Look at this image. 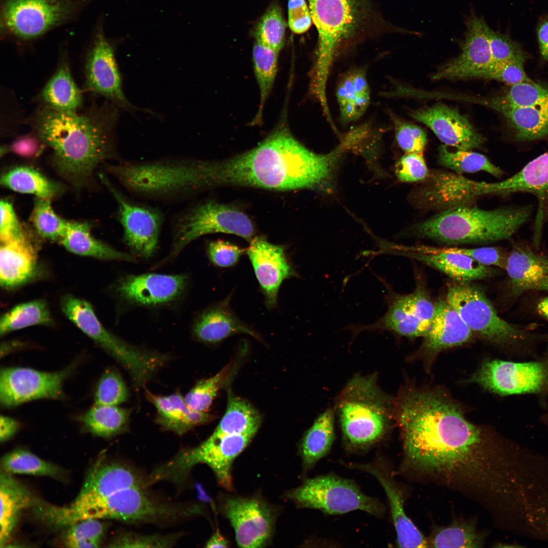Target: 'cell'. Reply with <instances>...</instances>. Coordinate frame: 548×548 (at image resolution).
<instances>
[{"label": "cell", "mask_w": 548, "mask_h": 548, "mask_svg": "<svg viewBox=\"0 0 548 548\" xmlns=\"http://www.w3.org/2000/svg\"><path fill=\"white\" fill-rule=\"evenodd\" d=\"M1 183L4 187L20 193L35 195L39 198L50 200L62 191L60 185L54 182L33 168L18 166L5 172Z\"/></svg>", "instance_id": "37"}, {"label": "cell", "mask_w": 548, "mask_h": 548, "mask_svg": "<svg viewBox=\"0 0 548 548\" xmlns=\"http://www.w3.org/2000/svg\"><path fill=\"white\" fill-rule=\"evenodd\" d=\"M0 500V545L2 547L11 536L21 510L34 508L43 501L34 496L11 474L4 471L1 474Z\"/></svg>", "instance_id": "31"}, {"label": "cell", "mask_w": 548, "mask_h": 548, "mask_svg": "<svg viewBox=\"0 0 548 548\" xmlns=\"http://www.w3.org/2000/svg\"><path fill=\"white\" fill-rule=\"evenodd\" d=\"M524 63L520 60L493 62L478 78L495 80L509 86L533 82L525 72Z\"/></svg>", "instance_id": "52"}, {"label": "cell", "mask_w": 548, "mask_h": 548, "mask_svg": "<svg viewBox=\"0 0 548 548\" xmlns=\"http://www.w3.org/2000/svg\"><path fill=\"white\" fill-rule=\"evenodd\" d=\"M409 115L429 127L446 146L470 150L479 147L484 142L483 136L466 117L443 104L414 110Z\"/></svg>", "instance_id": "22"}, {"label": "cell", "mask_w": 548, "mask_h": 548, "mask_svg": "<svg viewBox=\"0 0 548 548\" xmlns=\"http://www.w3.org/2000/svg\"><path fill=\"white\" fill-rule=\"evenodd\" d=\"M409 311L416 318L430 325L434 317L435 303H433L422 288L405 294Z\"/></svg>", "instance_id": "58"}, {"label": "cell", "mask_w": 548, "mask_h": 548, "mask_svg": "<svg viewBox=\"0 0 548 548\" xmlns=\"http://www.w3.org/2000/svg\"><path fill=\"white\" fill-rule=\"evenodd\" d=\"M187 281L183 275L147 273L126 276L120 280L117 288L130 302L154 305L176 299L184 291Z\"/></svg>", "instance_id": "24"}, {"label": "cell", "mask_w": 548, "mask_h": 548, "mask_svg": "<svg viewBox=\"0 0 548 548\" xmlns=\"http://www.w3.org/2000/svg\"><path fill=\"white\" fill-rule=\"evenodd\" d=\"M537 310L542 316L548 320V297L543 298L538 302Z\"/></svg>", "instance_id": "64"}, {"label": "cell", "mask_w": 548, "mask_h": 548, "mask_svg": "<svg viewBox=\"0 0 548 548\" xmlns=\"http://www.w3.org/2000/svg\"><path fill=\"white\" fill-rule=\"evenodd\" d=\"M395 173L404 183L424 181L429 175L423 154L405 153L397 162Z\"/></svg>", "instance_id": "53"}, {"label": "cell", "mask_w": 548, "mask_h": 548, "mask_svg": "<svg viewBox=\"0 0 548 548\" xmlns=\"http://www.w3.org/2000/svg\"><path fill=\"white\" fill-rule=\"evenodd\" d=\"M287 496L300 507L330 515L358 510L381 518L386 512L380 501L365 494L353 480L333 474L307 478Z\"/></svg>", "instance_id": "9"}, {"label": "cell", "mask_w": 548, "mask_h": 548, "mask_svg": "<svg viewBox=\"0 0 548 548\" xmlns=\"http://www.w3.org/2000/svg\"><path fill=\"white\" fill-rule=\"evenodd\" d=\"M129 419V411L113 405H95L82 417L85 428L92 434L109 437L125 430Z\"/></svg>", "instance_id": "39"}, {"label": "cell", "mask_w": 548, "mask_h": 548, "mask_svg": "<svg viewBox=\"0 0 548 548\" xmlns=\"http://www.w3.org/2000/svg\"><path fill=\"white\" fill-rule=\"evenodd\" d=\"M46 145L33 131L32 133L17 138L9 146L8 151L26 158H35L40 155Z\"/></svg>", "instance_id": "60"}, {"label": "cell", "mask_w": 548, "mask_h": 548, "mask_svg": "<svg viewBox=\"0 0 548 548\" xmlns=\"http://www.w3.org/2000/svg\"><path fill=\"white\" fill-rule=\"evenodd\" d=\"M101 179L116 200L118 220L123 230L125 243L135 254L149 258L156 251L162 223V215L157 209L135 203L112 185L105 177Z\"/></svg>", "instance_id": "16"}, {"label": "cell", "mask_w": 548, "mask_h": 548, "mask_svg": "<svg viewBox=\"0 0 548 548\" xmlns=\"http://www.w3.org/2000/svg\"><path fill=\"white\" fill-rule=\"evenodd\" d=\"M279 53L256 42L253 50V60L256 78L260 90V106L256 118L257 123L261 118L265 102L272 89L276 78Z\"/></svg>", "instance_id": "44"}, {"label": "cell", "mask_w": 548, "mask_h": 548, "mask_svg": "<svg viewBox=\"0 0 548 548\" xmlns=\"http://www.w3.org/2000/svg\"><path fill=\"white\" fill-rule=\"evenodd\" d=\"M244 252L239 247L220 239L210 242L207 248L210 260L220 267H229L234 265Z\"/></svg>", "instance_id": "56"}, {"label": "cell", "mask_w": 548, "mask_h": 548, "mask_svg": "<svg viewBox=\"0 0 548 548\" xmlns=\"http://www.w3.org/2000/svg\"><path fill=\"white\" fill-rule=\"evenodd\" d=\"M469 381L501 395L543 392L548 390V360L529 362L488 360Z\"/></svg>", "instance_id": "13"}, {"label": "cell", "mask_w": 548, "mask_h": 548, "mask_svg": "<svg viewBox=\"0 0 548 548\" xmlns=\"http://www.w3.org/2000/svg\"><path fill=\"white\" fill-rule=\"evenodd\" d=\"M148 485L147 480H144L130 467L117 463L100 461L92 468L74 501H87L123 489Z\"/></svg>", "instance_id": "27"}, {"label": "cell", "mask_w": 548, "mask_h": 548, "mask_svg": "<svg viewBox=\"0 0 548 548\" xmlns=\"http://www.w3.org/2000/svg\"><path fill=\"white\" fill-rule=\"evenodd\" d=\"M394 400L379 387L374 374H357L350 379L334 409L347 449L366 450L386 437L395 422Z\"/></svg>", "instance_id": "4"}, {"label": "cell", "mask_w": 548, "mask_h": 548, "mask_svg": "<svg viewBox=\"0 0 548 548\" xmlns=\"http://www.w3.org/2000/svg\"><path fill=\"white\" fill-rule=\"evenodd\" d=\"M19 423L14 418L1 415L0 417V440L1 442L12 438L18 431Z\"/></svg>", "instance_id": "61"}, {"label": "cell", "mask_w": 548, "mask_h": 548, "mask_svg": "<svg viewBox=\"0 0 548 548\" xmlns=\"http://www.w3.org/2000/svg\"><path fill=\"white\" fill-rule=\"evenodd\" d=\"M42 106L62 112H77L81 109L83 97L72 75L65 58L40 94Z\"/></svg>", "instance_id": "33"}, {"label": "cell", "mask_w": 548, "mask_h": 548, "mask_svg": "<svg viewBox=\"0 0 548 548\" xmlns=\"http://www.w3.org/2000/svg\"><path fill=\"white\" fill-rule=\"evenodd\" d=\"M391 252L417 260L441 271L458 282L484 279L494 273L490 266L483 264L469 256L442 252L437 248L393 245Z\"/></svg>", "instance_id": "23"}, {"label": "cell", "mask_w": 548, "mask_h": 548, "mask_svg": "<svg viewBox=\"0 0 548 548\" xmlns=\"http://www.w3.org/2000/svg\"><path fill=\"white\" fill-rule=\"evenodd\" d=\"M286 27L281 8L277 4H272L256 26V42L279 53L284 46Z\"/></svg>", "instance_id": "45"}, {"label": "cell", "mask_w": 548, "mask_h": 548, "mask_svg": "<svg viewBox=\"0 0 548 548\" xmlns=\"http://www.w3.org/2000/svg\"><path fill=\"white\" fill-rule=\"evenodd\" d=\"M489 45L493 62L510 60L524 61L526 56L520 46L507 36L490 29Z\"/></svg>", "instance_id": "54"}, {"label": "cell", "mask_w": 548, "mask_h": 548, "mask_svg": "<svg viewBox=\"0 0 548 548\" xmlns=\"http://www.w3.org/2000/svg\"><path fill=\"white\" fill-rule=\"evenodd\" d=\"M335 418L334 409H326L304 434L299 452L305 470L313 468L330 451L335 439Z\"/></svg>", "instance_id": "34"}, {"label": "cell", "mask_w": 548, "mask_h": 548, "mask_svg": "<svg viewBox=\"0 0 548 548\" xmlns=\"http://www.w3.org/2000/svg\"><path fill=\"white\" fill-rule=\"evenodd\" d=\"M119 109L106 100L83 112H62L41 106L28 120L33 131L52 151L53 164L78 186L116 153Z\"/></svg>", "instance_id": "2"}, {"label": "cell", "mask_w": 548, "mask_h": 548, "mask_svg": "<svg viewBox=\"0 0 548 548\" xmlns=\"http://www.w3.org/2000/svg\"><path fill=\"white\" fill-rule=\"evenodd\" d=\"M446 300L472 331L484 339L498 345L527 340L530 334L502 319L484 292L466 283L450 285Z\"/></svg>", "instance_id": "10"}, {"label": "cell", "mask_w": 548, "mask_h": 548, "mask_svg": "<svg viewBox=\"0 0 548 548\" xmlns=\"http://www.w3.org/2000/svg\"><path fill=\"white\" fill-rule=\"evenodd\" d=\"M36 255L25 235L1 242L0 281L5 288H13L25 283L33 275Z\"/></svg>", "instance_id": "29"}, {"label": "cell", "mask_w": 548, "mask_h": 548, "mask_svg": "<svg viewBox=\"0 0 548 548\" xmlns=\"http://www.w3.org/2000/svg\"><path fill=\"white\" fill-rule=\"evenodd\" d=\"M462 52L433 76L434 80L478 78L493 63L485 21L474 14L467 19Z\"/></svg>", "instance_id": "19"}, {"label": "cell", "mask_w": 548, "mask_h": 548, "mask_svg": "<svg viewBox=\"0 0 548 548\" xmlns=\"http://www.w3.org/2000/svg\"><path fill=\"white\" fill-rule=\"evenodd\" d=\"M473 332L447 300L435 303L433 319L423 336L422 349L430 355L470 341Z\"/></svg>", "instance_id": "26"}, {"label": "cell", "mask_w": 548, "mask_h": 548, "mask_svg": "<svg viewBox=\"0 0 548 548\" xmlns=\"http://www.w3.org/2000/svg\"><path fill=\"white\" fill-rule=\"evenodd\" d=\"M487 103L504 116L519 141H534L548 135V106L517 107L506 104L497 97Z\"/></svg>", "instance_id": "32"}, {"label": "cell", "mask_w": 548, "mask_h": 548, "mask_svg": "<svg viewBox=\"0 0 548 548\" xmlns=\"http://www.w3.org/2000/svg\"><path fill=\"white\" fill-rule=\"evenodd\" d=\"M69 368L55 372L22 367H7L0 372V403L5 408L41 399L63 396L62 385Z\"/></svg>", "instance_id": "15"}, {"label": "cell", "mask_w": 548, "mask_h": 548, "mask_svg": "<svg viewBox=\"0 0 548 548\" xmlns=\"http://www.w3.org/2000/svg\"><path fill=\"white\" fill-rule=\"evenodd\" d=\"M105 526L97 519H88L69 526L63 537L65 546L73 548L98 547Z\"/></svg>", "instance_id": "47"}, {"label": "cell", "mask_w": 548, "mask_h": 548, "mask_svg": "<svg viewBox=\"0 0 548 548\" xmlns=\"http://www.w3.org/2000/svg\"><path fill=\"white\" fill-rule=\"evenodd\" d=\"M395 138L399 147L405 153H422L427 144V136L420 127L407 122L390 113Z\"/></svg>", "instance_id": "51"}, {"label": "cell", "mask_w": 548, "mask_h": 548, "mask_svg": "<svg viewBox=\"0 0 548 548\" xmlns=\"http://www.w3.org/2000/svg\"><path fill=\"white\" fill-rule=\"evenodd\" d=\"M539 50L543 58L548 60V20L543 21L537 29Z\"/></svg>", "instance_id": "62"}, {"label": "cell", "mask_w": 548, "mask_h": 548, "mask_svg": "<svg viewBox=\"0 0 548 548\" xmlns=\"http://www.w3.org/2000/svg\"><path fill=\"white\" fill-rule=\"evenodd\" d=\"M0 239L5 242L25 235L12 204L7 199L0 203Z\"/></svg>", "instance_id": "57"}, {"label": "cell", "mask_w": 548, "mask_h": 548, "mask_svg": "<svg viewBox=\"0 0 548 548\" xmlns=\"http://www.w3.org/2000/svg\"><path fill=\"white\" fill-rule=\"evenodd\" d=\"M336 93L341 122L348 123L360 118L370 102L364 70H355L347 74L338 84Z\"/></svg>", "instance_id": "35"}, {"label": "cell", "mask_w": 548, "mask_h": 548, "mask_svg": "<svg viewBox=\"0 0 548 548\" xmlns=\"http://www.w3.org/2000/svg\"><path fill=\"white\" fill-rule=\"evenodd\" d=\"M220 232L236 235L250 242L255 230L249 217L231 206L210 201L190 207L175 220L171 255L178 254L201 236Z\"/></svg>", "instance_id": "11"}, {"label": "cell", "mask_w": 548, "mask_h": 548, "mask_svg": "<svg viewBox=\"0 0 548 548\" xmlns=\"http://www.w3.org/2000/svg\"><path fill=\"white\" fill-rule=\"evenodd\" d=\"M313 152L285 128H279L253 149L227 160L208 161L211 188L236 185L288 191L322 186L342 152Z\"/></svg>", "instance_id": "1"}, {"label": "cell", "mask_w": 548, "mask_h": 548, "mask_svg": "<svg viewBox=\"0 0 548 548\" xmlns=\"http://www.w3.org/2000/svg\"><path fill=\"white\" fill-rule=\"evenodd\" d=\"M531 213L529 206L490 210L459 206L417 224L413 232L419 237L447 245L492 243L511 238Z\"/></svg>", "instance_id": "3"}, {"label": "cell", "mask_w": 548, "mask_h": 548, "mask_svg": "<svg viewBox=\"0 0 548 548\" xmlns=\"http://www.w3.org/2000/svg\"><path fill=\"white\" fill-rule=\"evenodd\" d=\"M228 546V542L227 539L221 534L219 530H217L211 536L207 542V547H227Z\"/></svg>", "instance_id": "63"}, {"label": "cell", "mask_w": 548, "mask_h": 548, "mask_svg": "<svg viewBox=\"0 0 548 548\" xmlns=\"http://www.w3.org/2000/svg\"><path fill=\"white\" fill-rule=\"evenodd\" d=\"M3 471L9 474L60 477L62 469L56 465L39 458L31 452L22 449L10 452L2 459Z\"/></svg>", "instance_id": "43"}, {"label": "cell", "mask_w": 548, "mask_h": 548, "mask_svg": "<svg viewBox=\"0 0 548 548\" xmlns=\"http://www.w3.org/2000/svg\"><path fill=\"white\" fill-rule=\"evenodd\" d=\"M247 254L269 308L276 306L282 283L298 275L284 247L272 244L262 236L250 242Z\"/></svg>", "instance_id": "18"}, {"label": "cell", "mask_w": 548, "mask_h": 548, "mask_svg": "<svg viewBox=\"0 0 548 548\" xmlns=\"http://www.w3.org/2000/svg\"><path fill=\"white\" fill-rule=\"evenodd\" d=\"M230 522L237 545L241 547H262L270 541L274 516L271 508L256 497H228L222 504Z\"/></svg>", "instance_id": "17"}, {"label": "cell", "mask_w": 548, "mask_h": 548, "mask_svg": "<svg viewBox=\"0 0 548 548\" xmlns=\"http://www.w3.org/2000/svg\"><path fill=\"white\" fill-rule=\"evenodd\" d=\"M348 467L372 475L382 487L388 501L399 547H428V540L406 514L403 492L385 459L378 457L371 462L351 463Z\"/></svg>", "instance_id": "21"}, {"label": "cell", "mask_w": 548, "mask_h": 548, "mask_svg": "<svg viewBox=\"0 0 548 548\" xmlns=\"http://www.w3.org/2000/svg\"><path fill=\"white\" fill-rule=\"evenodd\" d=\"M318 34L313 87L321 107H328L327 83L334 55L341 45L364 26L370 11L364 0H308Z\"/></svg>", "instance_id": "5"}, {"label": "cell", "mask_w": 548, "mask_h": 548, "mask_svg": "<svg viewBox=\"0 0 548 548\" xmlns=\"http://www.w3.org/2000/svg\"><path fill=\"white\" fill-rule=\"evenodd\" d=\"M128 396V389L120 374L114 369H108L97 384L94 404L117 406L125 401Z\"/></svg>", "instance_id": "50"}, {"label": "cell", "mask_w": 548, "mask_h": 548, "mask_svg": "<svg viewBox=\"0 0 548 548\" xmlns=\"http://www.w3.org/2000/svg\"><path fill=\"white\" fill-rule=\"evenodd\" d=\"M147 486L123 489L90 499L78 506L80 520L113 519L129 523H153L194 515L195 505L179 506L161 502L146 490Z\"/></svg>", "instance_id": "6"}, {"label": "cell", "mask_w": 548, "mask_h": 548, "mask_svg": "<svg viewBox=\"0 0 548 548\" xmlns=\"http://www.w3.org/2000/svg\"><path fill=\"white\" fill-rule=\"evenodd\" d=\"M230 296L204 311L197 318L193 333L199 340L215 344L236 334L245 333L259 338L249 326L241 321L229 305Z\"/></svg>", "instance_id": "28"}, {"label": "cell", "mask_w": 548, "mask_h": 548, "mask_svg": "<svg viewBox=\"0 0 548 548\" xmlns=\"http://www.w3.org/2000/svg\"><path fill=\"white\" fill-rule=\"evenodd\" d=\"M509 105L522 107L548 106V88L534 81L510 86L503 95L497 97Z\"/></svg>", "instance_id": "49"}, {"label": "cell", "mask_w": 548, "mask_h": 548, "mask_svg": "<svg viewBox=\"0 0 548 548\" xmlns=\"http://www.w3.org/2000/svg\"><path fill=\"white\" fill-rule=\"evenodd\" d=\"M429 547H482L484 536L474 524L463 521H454L450 525L439 528L428 540Z\"/></svg>", "instance_id": "41"}, {"label": "cell", "mask_w": 548, "mask_h": 548, "mask_svg": "<svg viewBox=\"0 0 548 548\" xmlns=\"http://www.w3.org/2000/svg\"><path fill=\"white\" fill-rule=\"evenodd\" d=\"M438 163L458 174L484 171L495 177H500L502 170L492 163L485 156L469 150L449 151L447 146L439 147Z\"/></svg>", "instance_id": "42"}, {"label": "cell", "mask_w": 548, "mask_h": 548, "mask_svg": "<svg viewBox=\"0 0 548 548\" xmlns=\"http://www.w3.org/2000/svg\"><path fill=\"white\" fill-rule=\"evenodd\" d=\"M261 421L259 413L248 401L230 395L226 410L212 434L219 436L256 433Z\"/></svg>", "instance_id": "38"}, {"label": "cell", "mask_w": 548, "mask_h": 548, "mask_svg": "<svg viewBox=\"0 0 548 548\" xmlns=\"http://www.w3.org/2000/svg\"><path fill=\"white\" fill-rule=\"evenodd\" d=\"M92 0H3L1 32L18 41L36 40L74 19Z\"/></svg>", "instance_id": "8"}, {"label": "cell", "mask_w": 548, "mask_h": 548, "mask_svg": "<svg viewBox=\"0 0 548 548\" xmlns=\"http://www.w3.org/2000/svg\"><path fill=\"white\" fill-rule=\"evenodd\" d=\"M31 220L41 235L49 239L59 241L64 234L68 222L56 214L50 200L39 198L35 203Z\"/></svg>", "instance_id": "46"}, {"label": "cell", "mask_w": 548, "mask_h": 548, "mask_svg": "<svg viewBox=\"0 0 548 548\" xmlns=\"http://www.w3.org/2000/svg\"><path fill=\"white\" fill-rule=\"evenodd\" d=\"M504 269L512 297L530 290L548 291V257L528 245L517 244L513 246L507 253Z\"/></svg>", "instance_id": "25"}, {"label": "cell", "mask_w": 548, "mask_h": 548, "mask_svg": "<svg viewBox=\"0 0 548 548\" xmlns=\"http://www.w3.org/2000/svg\"><path fill=\"white\" fill-rule=\"evenodd\" d=\"M492 191L495 195L527 193L535 196L538 205L533 242L539 244L543 227L548 222V151L532 159L510 177L492 183Z\"/></svg>", "instance_id": "20"}, {"label": "cell", "mask_w": 548, "mask_h": 548, "mask_svg": "<svg viewBox=\"0 0 548 548\" xmlns=\"http://www.w3.org/2000/svg\"><path fill=\"white\" fill-rule=\"evenodd\" d=\"M230 371L227 366L214 376L198 382L184 397L187 406L195 411L207 412Z\"/></svg>", "instance_id": "48"}, {"label": "cell", "mask_w": 548, "mask_h": 548, "mask_svg": "<svg viewBox=\"0 0 548 548\" xmlns=\"http://www.w3.org/2000/svg\"><path fill=\"white\" fill-rule=\"evenodd\" d=\"M146 394L156 408V422L167 430L182 435L195 426L213 419V416L207 412H197L189 408L184 398L178 393L163 396L146 390Z\"/></svg>", "instance_id": "30"}, {"label": "cell", "mask_w": 548, "mask_h": 548, "mask_svg": "<svg viewBox=\"0 0 548 548\" xmlns=\"http://www.w3.org/2000/svg\"><path fill=\"white\" fill-rule=\"evenodd\" d=\"M287 1L288 20L290 29L296 34L306 32L313 22L309 7L305 0Z\"/></svg>", "instance_id": "59"}, {"label": "cell", "mask_w": 548, "mask_h": 548, "mask_svg": "<svg viewBox=\"0 0 548 548\" xmlns=\"http://www.w3.org/2000/svg\"><path fill=\"white\" fill-rule=\"evenodd\" d=\"M61 308L70 321L125 368L132 380L141 381L151 372L156 363L155 354L110 333L100 323L88 302L66 295L61 300Z\"/></svg>", "instance_id": "12"}, {"label": "cell", "mask_w": 548, "mask_h": 548, "mask_svg": "<svg viewBox=\"0 0 548 548\" xmlns=\"http://www.w3.org/2000/svg\"><path fill=\"white\" fill-rule=\"evenodd\" d=\"M179 536L143 535L134 533L126 532L117 536L111 543L112 547H172L176 543Z\"/></svg>", "instance_id": "55"}, {"label": "cell", "mask_w": 548, "mask_h": 548, "mask_svg": "<svg viewBox=\"0 0 548 548\" xmlns=\"http://www.w3.org/2000/svg\"><path fill=\"white\" fill-rule=\"evenodd\" d=\"M256 433L217 436L212 434L198 446L183 451L157 468L150 476L152 482L183 481L195 465L203 463L213 470L219 484L232 489L231 466L234 460L251 442Z\"/></svg>", "instance_id": "7"}, {"label": "cell", "mask_w": 548, "mask_h": 548, "mask_svg": "<svg viewBox=\"0 0 548 548\" xmlns=\"http://www.w3.org/2000/svg\"><path fill=\"white\" fill-rule=\"evenodd\" d=\"M85 69V86L87 91L105 98L119 109L132 113L139 110L125 95L115 48L102 28L95 32L86 56Z\"/></svg>", "instance_id": "14"}, {"label": "cell", "mask_w": 548, "mask_h": 548, "mask_svg": "<svg viewBox=\"0 0 548 548\" xmlns=\"http://www.w3.org/2000/svg\"><path fill=\"white\" fill-rule=\"evenodd\" d=\"M59 242L68 251L79 255L105 260H135L131 255L117 251L94 238L85 223L68 222Z\"/></svg>", "instance_id": "36"}, {"label": "cell", "mask_w": 548, "mask_h": 548, "mask_svg": "<svg viewBox=\"0 0 548 548\" xmlns=\"http://www.w3.org/2000/svg\"><path fill=\"white\" fill-rule=\"evenodd\" d=\"M52 322L49 309L44 300H36L15 306L2 317L0 334L37 325H48Z\"/></svg>", "instance_id": "40"}]
</instances>
